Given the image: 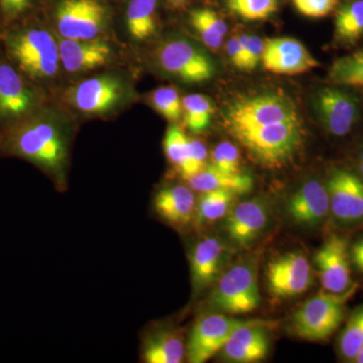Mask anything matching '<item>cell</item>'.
I'll use <instances>...</instances> for the list:
<instances>
[{
	"label": "cell",
	"mask_w": 363,
	"mask_h": 363,
	"mask_svg": "<svg viewBox=\"0 0 363 363\" xmlns=\"http://www.w3.org/2000/svg\"><path fill=\"white\" fill-rule=\"evenodd\" d=\"M0 43L7 57L33 84L58 73V43L49 30L28 18L2 30Z\"/></svg>",
	"instance_id": "1"
},
{
	"label": "cell",
	"mask_w": 363,
	"mask_h": 363,
	"mask_svg": "<svg viewBox=\"0 0 363 363\" xmlns=\"http://www.w3.org/2000/svg\"><path fill=\"white\" fill-rule=\"evenodd\" d=\"M0 150L47 169L58 168L66 156L61 133L39 111L2 133Z\"/></svg>",
	"instance_id": "2"
},
{
	"label": "cell",
	"mask_w": 363,
	"mask_h": 363,
	"mask_svg": "<svg viewBox=\"0 0 363 363\" xmlns=\"http://www.w3.org/2000/svg\"><path fill=\"white\" fill-rule=\"evenodd\" d=\"M255 161L267 167L283 166L296 154L305 131L301 119L231 133Z\"/></svg>",
	"instance_id": "3"
},
{
	"label": "cell",
	"mask_w": 363,
	"mask_h": 363,
	"mask_svg": "<svg viewBox=\"0 0 363 363\" xmlns=\"http://www.w3.org/2000/svg\"><path fill=\"white\" fill-rule=\"evenodd\" d=\"M357 291V285L339 294L324 290L306 301L294 314V333L298 337L310 341H324L330 338L342 323L346 304Z\"/></svg>",
	"instance_id": "4"
},
{
	"label": "cell",
	"mask_w": 363,
	"mask_h": 363,
	"mask_svg": "<svg viewBox=\"0 0 363 363\" xmlns=\"http://www.w3.org/2000/svg\"><path fill=\"white\" fill-rule=\"evenodd\" d=\"M300 119L290 98L277 93L241 97L227 105L224 125L229 133Z\"/></svg>",
	"instance_id": "5"
},
{
	"label": "cell",
	"mask_w": 363,
	"mask_h": 363,
	"mask_svg": "<svg viewBox=\"0 0 363 363\" xmlns=\"http://www.w3.org/2000/svg\"><path fill=\"white\" fill-rule=\"evenodd\" d=\"M40 102V93L35 84L14 65L2 48L0 52V133L13 128L39 111Z\"/></svg>",
	"instance_id": "6"
},
{
	"label": "cell",
	"mask_w": 363,
	"mask_h": 363,
	"mask_svg": "<svg viewBox=\"0 0 363 363\" xmlns=\"http://www.w3.org/2000/svg\"><path fill=\"white\" fill-rule=\"evenodd\" d=\"M260 301L257 272L255 267L245 262L222 274L208 303L214 311L247 314L259 308Z\"/></svg>",
	"instance_id": "7"
},
{
	"label": "cell",
	"mask_w": 363,
	"mask_h": 363,
	"mask_svg": "<svg viewBox=\"0 0 363 363\" xmlns=\"http://www.w3.org/2000/svg\"><path fill=\"white\" fill-rule=\"evenodd\" d=\"M162 71L190 84L206 82L214 76L213 60L199 45L183 38L166 40L157 50Z\"/></svg>",
	"instance_id": "8"
},
{
	"label": "cell",
	"mask_w": 363,
	"mask_h": 363,
	"mask_svg": "<svg viewBox=\"0 0 363 363\" xmlns=\"http://www.w3.org/2000/svg\"><path fill=\"white\" fill-rule=\"evenodd\" d=\"M55 16L62 38L93 40L106 26L108 13L99 0H60Z\"/></svg>",
	"instance_id": "9"
},
{
	"label": "cell",
	"mask_w": 363,
	"mask_h": 363,
	"mask_svg": "<svg viewBox=\"0 0 363 363\" xmlns=\"http://www.w3.org/2000/svg\"><path fill=\"white\" fill-rule=\"evenodd\" d=\"M330 214L339 225L363 223V179L345 168L331 169L326 182Z\"/></svg>",
	"instance_id": "10"
},
{
	"label": "cell",
	"mask_w": 363,
	"mask_h": 363,
	"mask_svg": "<svg viewBox=\"0 0 363 363\" xmlns=\"http://www.w3.org/2000/svg\"><path fill=\"white\" fill-rule=\"evenodd\" d=\"M247 321L223 314H209L200 318L191 331L186 354L191 363H204L220 352L238 327Z\"/></svg>",
	"instance_id": "11"
},
{
	"label": "cell",
	"mask_w": 363,
	"mask_h": 363,
	"mask_svg": "<svg viewBox=\"0 0 363 363\" xmlns=\"http://www.w3.org/2000/svg\"><path fill=\"white\" fill-rule=\"evenodd\" d=\"M314 108L325 130L334 136L348 135L359 118V101L352 93L335 87L320 89Z\"/></svg>",
	"instance_id": "12"
},
{
	"label": "cell",
	"mask_w": 363,
	"mask_h": 363,
	"mask_svg": "<svg viewBox=\"0 0 363 363\" xmlns=\"http://www.w3.org/2000/svg\"><path fill=\"white\" fill-rule=\"evenodd\" d=\"M267 286L274 298L296 297L312 284V267L304 253L292 252L276 257L267 264Z\"/></svg>",
	"instance_id": "13"
},
{
	"label": "cell",
	"mask_w": 363,
	"mask_h": 363,
	"mask_svg": "<svg viewBox=\"0 0 363 363\" xmlns=\"http://www.w3.org/2000/svg\"><path fill=\"white\" fill-rule=\"evenodd\" d=\"M315 264L324 290L343 293L352 286L350 252L348 241L338 234H331L315 255Z\"/></svg>",
	"instance_id": "14"
},
{
	"label": "cell",
	"mask_w": 363,
	"mask_h": 363,
	"mask_svg": "<svg viewBox=\"0 0 363 363\" xmlns=\"http://www.w3.org/2000/svg\"><path fill=\"white\" fill-rule=\"evenodd\" d=\"M262 63L266 70L278 75L294 76L319 66L300 40L293 38H272L264 40Z\"/></svg>",
	"instance_id": "15"
},
{
	"label": "cell",
	"mask_w": 363,
	"mask_h": 363,
	"mask_svg": "<svg viewBox=\"0 0 363 363\" xmlns=\"http://www.w3.org/2000/svg\"><path fill=\"white\" fill-rule=\"evenodd\" d=\"M123 95V83L111 75L86 79L68 93L69 100L75 108L90 114L111 111Z\"/></svg>",
	"instance_id": "16"
},
{
	"label": "cell",
	"mask_w": 363,
	"mask_h": 363,
	"mask_svg": "<svg viewBox=\"0 0 363 363\" xmlns=\"http://www.w3.org/2000/svg\"><path fill=\"white\" fill-rule=\"evenodd\" d=\"M269 205L262 199H252L236 205L225 221L229 238L241 247H248L257 240L269 222Z\"/></svg>",
	"instance_id": "17"
},
{
	"label": "cell",
	"mask_w": 363,
	"mask_h": 363,
	"mask_svg": "<svg viewBox=\"0 0 363 363\" xmlns=\"http://www.w3.org/2000/svg\"><path fill=\"white\" fill-rule=\"evenodd\" d=\"M269 339L264 325L250 321L238 327L221 350L222 358L234 363H255L267 357Z\"/></svg>",
	"instance_id": "18"
},
{
	"label": "cell",
	"mask_w": 363,
	"mask_h": 363,
	"mask_svg": "<svg viewBox=\"0 0 363 363\" xmlns=\"http://www.w3.org/2000/svg\"><path fill=\"white\" fill-rule=\"evenodd\" d=\"M288 211L293 220L300 225H320L330 214L326 185L317 180L306 182L291 197Z\"/></svg>",
	"instance_id": "19"
},
{
	"label": "cell",
	"mask_w": 363,
	"mask_h": 363,
	"mask_svg": "<svg viewBox=\"0 0 363 363\" xmlns=\"http://www.w3.org/2000/svg\"><path fill=\"white\" fill-rule=\"evenodd\" d=\"M58 44L61 64L70 73L95 70L108 63L111 58V47L102 40L62 38Z\"/></svg>",
	"instance_id": "20"
},
{
	"label": "cell",
	"mask_w": 363,
	"mask_h": 363,
	"mask_svg": "<svg viewBox=\"0 0 363 363\" xmlns=\"http://www.w3.org/2000/svg\"><path fill=\"white\" fill-rule=\"evenodd\" d=\"M224 245L216 238H207L196 245L191 257V274L196 291L212 285L224 262Z\"/></svg>",
	"instance_id": "21"
},
{
	"label": "cell",
	"mask_w": 363,
	"mask_h": 363,
	"mask_svg": "<svg viewBox=\"0 0 363 363\" xmlns=\"http://www.w3.org/2000/svg\"><path fill=\"white\" fill-rule=\"evenodd\" d=\"M154 206L164 220L172 225L185 226L194 218L197 202L191 188L176 185L159 191Z\"/></svg>",
	"instance_id": "22"
},
{
	"label": "cell",
	"mask_w": 363,
	"mask_h": 363,
	"mask_svg": "<svg viewBox=\"0 0 363 363\" xmlns=\"http://www.w3.org/2000/svg\"><path fill=\"white\" fill-rule=\"evenodd\" d=\"M191 189L199 192H209L214 190H224L234 194H245L253 187V179L247 174L231 175L215 169L211 164L199 173L185 179Z\"/></svg>",
	"instance_id": "23"
},
{
	"label": "cell",
	"mask_w": 363,
	"mask_h": 363,
	"mask_svg": "<svg viewBox=\"0 0 363 363\" xmlns=\"http://www.w3.org/2000/svg\"><path fill=\"white\" fill-rule=\"evenodd\" d=\"M186 354L183 339L176 332L154 334L145 341L143 358L147 363H180Z\"/></svg>",
	"instance_id": "24"
},
{
	"label": "cell",
	"mask_w": 363,
	"mask_h": 363,
	"mask_svg": "<svg viewBox=\"0 0 363 363\" xmlns=\"http://www.w3.org/2000/svg\"><path fill=\"white\" fill-rule=\"evenodd\" d=\"M159 0H130L125 11V23L130 37L149 39L157 30Z\"/></svg>",
	"instance_id": "25"
},
{
	"label": "cell",
	"mask_w": 363,
	"mask_h": 363,
	"mask_svg": "<svg viewBox=\"0 0 363 363\" xmlns=\"http://www.w3.org/2000/svg\"><path fill=\"white\" fill-rule=\"evenodd\" d=\"M363 35V0H353L340 7L335 18V37L353 44Z\"/></svg>",
	"instance_id": "26"
},
{
	"label": "cell",
	"mask_w": 363,
	"mask_h": 363,
	"mask_svg": "<svg viewBox=\"0 0 363 363\" xmlns=\"http://www.w3.org/2000/svg\"><path fill=\"white\" fill-rule=\"evenodd\" d=\"M184 123L194 133L206 130L214 116V105L203 94H190L182 98Z\"/></svg>",
	"instance_id": "27"
},
{
	"label": "cell",
	"mask_w": 363,
	"mask_h": 363,
	"mask_svg": "<svg viewBox=\"0 0 363 363\" xmlns=\"http://www.w3.org/2000/svg\"><path fill=\"white\" fill-rule=\"evenodd\" d=\"M234 193L224 190L202 193L196 206V221L199 224L209 223L225 216L230 210Z\"/></svg>",
	"instance_id": "28"
},
{
	"label": "cell",
	"mask_w": 363,
	"mask_h": 363,
	"mask_svg": "<svg viewBox=\"0 0 363 363\" xmlns=\"http://www.w3.org/2000/svg\"><path fill=\"white\" fill-rule=\"evenodd\" d=\"M329 79L334 84L363 90V50L332 64Z\"/></svg>",
	"instance_id": "29"
},
{
	"label": "cell",
	"mask_w": 363,
	"mask_h": 363,
	"mask_svg": "<svg viewBox=\"0 0 363 363\" xmlns=\"http://www.w3.org/2000/svg\"><path fill=\"white\" fill-rule=\"evenodd\" d=\"M363 346V304L351 314L339 339V352L343 359L354 362Z\"/></svg>",
	"instance_id": "30"
},
{
	"label": "cell",
	"mask_w": 363,
	"mask_h": 363,
	"mask_svg": "<svg viewBox=\"0 0 363 363\" xmlns=\"http://www.w3.org/2000/svg\"><path fill=\"white\" fill-rule=\"evenodd\" d=\"M164 154L172 164L180 171L181 175L187 168L190 159V138L186 135L180 126L172 124L164 138Z\"/></svg>",
	"instance_id": "31"
},
{
	"label": "cell",
	"mask_w": 363,
	"mask_h": 363,
	"mask_svg": "<svg viewBox=\"0 0 363 363\" xmlns=\"http://www.w3.org/2000/svg\"><path fill=\"white\" fill-rule=\"evenodd\" d=\"M229 11L245 21H262L276 13L278 0H227Z\"/></svg>",
	"instance_id": "32"
},
{
	"label": "cell",
	"mask_w": 363,
	"mask_h": 363,
	"mask_svg": "<svg viewBox=\"0 0 363 363\" xmlns=\"http://www.w3.org/2000/svg\"><path fill=\"white\" fill-rule=\"evenodd\" d=\"M152 107L171 123H175L183 114V105L179 91L173 86L160 87L150 96Z\"/></svg>",
	"instance_id": "33"
},
{
	"label": "cell",
	"mask_w": 363,
	"mask_h": 363,
	"mask_svg": "<svg viewBox=\"0 0 363 363\" xmlns=\"http://www.w3.org/2000/svg\"><path fill=\"white\" fill-rule=\"evenodd\" d=\"M35 0H0V30L28 20Z\"/></svg>",
	"instance_id": "34"
},
{
	"label": "cell",
	"mask_w": 363,
	"mask_h": 363,
	"mask_svg": "<svg viewBox=\"0 0 363 363\" xmlns=\"http://www.w3.org/2000/svg\"><path fill=\"white\" fill-rule=\"evenodd\" d=\"M212 167L231 175L242 173L240 168V156L238 147L229 142L219 143L212 152Z\"/></svg>",
	"instance_id": "35"
},
{
	"label": "cell",
	"mask_w": 363,
	"mask_h": 363,
	"mask_svg": "<svg viewBox=\"0 0 363 363\" xmlns=\"http://www.w3.org/2000/svg\"><path fill=\"white\" fill-rule=\"evenodd\" d=\"M298 13L312 18H324L334 11L338 0H292Z\"/></svg>",
	"instance_id": "36"
},
{
	"label": "cell",
	"mask_w": 363,
	"mask_h": 363,
	"mask_svg": "<svg viewBox=\"0 0 363 363\" xmlns=\"http://www.w3.org/2000/svg\"><path fill=\"white\" fill-rule=\"evenodd\" d=\"M190 159L185 172L182 174L184 179L199 173L207 167L208 152L206 145L200 140L190 138Z\"/></svg>",
	"instance_id": "37"
},
{
	"label": "cell",
	"mask_w": 363,
	"mask_h": 363,
	"mask_svg": "<svg viewBox=\"0 0 363 363\" xmlns=\"http://www.w3.org/2000/svg\"><path fill=\"white\" fill-rule=\"evenodd\" d=\"M189 21H190L191 26L194 28L196 32L201 38L203 43L207 45L209 49L217 50L220 49L223 45L224 37L219 35L218 33L215 32L213 28H210L207 23H205L201 18H198L194 13H190L189 14Z\"/></svg>",
	"instance_id": "38"
},
{
	"label": "cell",
	"mask_w": 363,
	"mask_h": 363,
	"mask_svg": "<svg viewBox=\"0 0 363 363\" xmlns=\"http://www.w3.org/2000/svg\"><path fill=\"white\" fill-rule=\"evenodd\" d=\"M248 42V35L241 33L238 37H233L227 42V52L231 63L235 68L245 71V54Z\"/></svg>",
	"instance_id": "39"
},
{
	"label": "cell",
	"mask_w": 363,
	"mask_h": 363,
	"mask_svg": "<svg viewBox=\"0 0 363 363\" xmlns=\"http://www.w3.org/2000/svg\"><path fill=\"white\" fill-rule=\"evenodd\" d=\"M264 40L257 35H248L247 54H245V71H252L262 62Z\"/></svg>",
	"instance_id": "40"
},
{
	"label": "cell",
	"mask_w": 363,
	"mask_h": 363,
	"mask_svg": "<svg viewBox=\"0 0 363 363\" xmlns=\"http://www.w3.org/2000/svg\"><path fill=\"white\" fill-rule=\"evenodd\" d=\"M191 13L201 18L205 23H207L210 28H213L215 32L218 33L222 37H224L227 32H228V26H227L225 21L222 20L220 16L215 13L213 9L199 7V9H193V11H191Z\"/></svg>",
	"instance_id": "41"
},
{
	"label": "cell",
	"mask_w": 363,
	"mask_h": 363,
	"mask_svg": "<svg viewBox=\"0 0 363 363\" xmlns=\"http://www.w3.org/2000/svg\"><path fill=\"white\" fill-rule=\"evenodd\" d=\"M363 257V238L358 240L351 248L350 257Z\"/></svg>",
	"instance_id": "42"
},
{
	"label": "cell",
	"mask_w": 363,
	"mask_h": 363,
	"mask_svg": "<svg viewBox=\"0 0 363 363\" xmlns=\"http://www.w3.org/2000/svg\"><path fill=\"white\" fill-rule=\"evenodd\" d=\"M353 264L357 266L360 272H363V257H351Z\"/></svg>",
	"instance_id": "43"
},
{
	"label": "cell",
	"mask_w": 363,
	"mask_h": 363,
	"mask_svg": "<svg viewBox=\"0 0 363 363\" xmlns=\"http://www.w3.org/2000/svg\"><path fill=\"white\" fill-rule=\"evenodd\" d=\"M189 0H168L169 4L173 7L183 6L184 4H187Z\"/></svg>",
	"instance_id": "44"
},
{
	"label": "cell",
	"mask_w": 363,
	"mask_h": 363,
	"mask_svg": "<svg viewBox=\"0 0 363 363\" xmlns=\"http://www.w3.org/2000/svg\"><path fill=\"white\" fill-rule=\"evenodd\" d=\"M357 363H363V346L362 350H360L359 352H358L357 357H355L354 362Z\"/></svg>",
	"instance_id": "45"
},
{
	"label": "cell",
	"mask_w": 363,
	"mask_h": 363,
	"mask_svg": "<svg viewBox=\"0 0 363 363\" xmlns=\"http://www.w3.org/2000/svg\"><path fill=\"white\" fill-rule=\"evenodd\" d=\"M358 169H359L360 177L363 179V162H358Z\"/></svg>",
	"instance_id": "46"
},
{
	"label": "cell",
	"mask_w": 363,
	"mask_h": 363,
	"mask_svg": "<svg viewBox=\"0 0 363 363\" xmlns=\"http://www.w3.org/2000/svg\"><path fill=\"white\" fill-rule=\"evenodd\" d=\"M0 33H1V30H0Z\"/></svg>",
	"instance_id": "47"
},
{
	"label": "cell",
	"mask_w": 363,
	"mask_h": 363,
	"mask_svg": "<svg viewBox=\"0 0 363 363\" xmlns=\"http://www.w3.org/2000/svg\"><path fill=\"white\" fill-rule=\"evenodd\" d=\"M0 135H1V133H0Z\"/></svg>",
	"instance_id": "48"
}]
</instances>
